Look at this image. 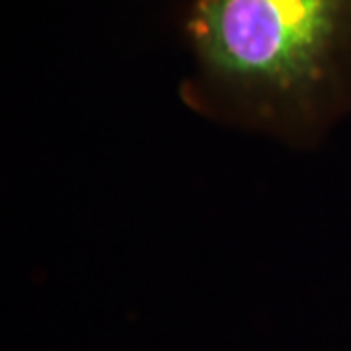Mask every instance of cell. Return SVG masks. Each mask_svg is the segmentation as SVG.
I'll return each mask as SVG.
<instances>
[{
    "instance_id": "obj_1",
    "label": "cell",
    "mask_w": 351,
    "mask_h": 351,
    "mask_svg": "<svg viewBox=\"0 0 351 351\" xmlns=\"http://www.w3.org/2000/svg\"><path fill=\"white\" fill-rule=\"evenodd\" d=\"M199 108L306 137L351 75V0H191Z\"/></svg>"
}]
</instances>
